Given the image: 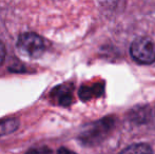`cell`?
Listing matches in <instances>:
<instances>
[{"label": "cell", "mask_w": 155, "mask_h": 154, "mask_svg": "<svg viewBox=\"0 0 155 154\" xmlns=\"http://www.w3.org/2000/svg\"><path fill=\"white\" fill-rule=\"evenodd\" d=\"M113 126H114L113 119L110 117H104L101 120L96 121L84 129V131L80 134L79 139L84 145L88 146L97 145L108 136L110 131L113 129Z\"/></svg>", "instance_id": "6da1fadb"}, {"label": "cell", "mask_w": 155, "mask_h": 154, "mask_svg": "<svg viewBox=\"0 0 155 154\" xmlns=\"http://www.w3.org/2000/svg\"><path fill=\"white\" fill-rule=\"evenodd\" d=\"M17 49L25 57L36 59L45 52V41L35 33H25L17 40Z\"/></svg>", "instance_id": "7a4b0ae2"}, {"label": "cell", "mask_w": 155, "mask_h": 154, "mask_svg": "<svg viewBox=\"0 0 155 154\" xmlns=\"http://www.w3.org/2000/svg\"><path fill=\"white\" fill-rule=\"evenodd\" d=\"M131 57L140 64H150L155 61V44L150 38L139 37L130 47Z\"/></svg>", "instance_id": "3957f363"}, {"label": "cell", "mask_w": 155, "mask_h": 154, "mask_svg": "<svg viewBox=\"0 0 155 154\" xmlns=\"http://www.w3.org/2000/svg\"><path fill=\"white\" fill-rule=\"evenodd\" d=\"M53 95L57 99L58 103L63 107H68L73 101V94H72L71 86H59L53 91Z\"/></svg>", "instance_id": "277c9868"}, {"label": "cell", "mask_w": 155, "mask_h": 154, "mask_svg": "<svg viewBox=\"0 0 155 154\" xmlns=\"http://www.w3.org/2000/svg\"><path fill=\"white\" fill-rule=\"evenodd\" d=\"M104 93L102 84H93V86H84L79 90V97L82 100H89L94 97H98Z\"/></svg>", "instance_id": "5b68a950"}, {"label": "cell", "mask_w": 155, "mask_h": 154, "mask_svg": "<svg viewBox=\"0 0 155 154\" xmlns=\"http://www.w3.org/2000/svg\"><path fill=\"white\" fill-rule=\"evenodd\" d=\"M119 154H153V150L148 144H134L127 147Z\"/></svg>", "instance_id": "8992f818"}, {"label": "cell", "mask_w": 155, "mask_h": 154, "mask_svg": "<svg viewBox=\"0 0 155 154\" xmlns=\"http://www.w3.org/2000/svg\"><path fill=\"white\" fill-rule=\"evenodd\" d=\"M19 121L17 119H6L0 121V135L12 133L18 128Z\"/></svg>", "instance_id": "52a82bcc"}, {"label": "cell", "mask_w": 155, "mask_h": 154, "mask_svg": "<svg viewBox=\"0 0 155 154\" xmlns=\"http://www.w3.org/2000/svg\"><path fill=\"white\" fill-rule=\"evenodd\" d=\"M25 154H53V151L48 147H38L29 150Z\"/></svg>", "instance_id": "ba28073f"}, {"label": "cell", "mask_w": 155, "mask_h": 154, "mask_svg": "<svg viewBox=\"0 0 155 154\" xmlns=\"http://www.w3.org/2000/svg\"><path fill=\"white\" fill-rule=\"evenodd\" d=\"M4 58H5V48L3 43L0 41V64L4 61Z\"/></svg>", "instance_id": "9c48e42d"}, {"label": "cell", "mask_w": 155, "mask_h": 154, "mask_svg": "<svg viewBox=\"0 0 155 154\" xmlns=\"http://www.w3.org/2000/svg\"><path fill=\"white\" fill-rule=\"evenodd\" d=\"M57 154H76L75 152H73V151H71V150H69V149H67V148H60L59 150H58V152Z\"/></svg>", "instance_id": "30bf717a"}]
</instances>
